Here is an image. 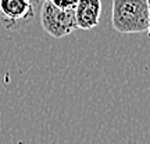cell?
I'll list each match as a JSON object with an SVG mask.
<instances>
[{"label": "cell", "mask_w": 150, "mask_h": 144, "mask_svg": "<svg viewBox=\"0 0 150 144\" xmlns=\"http://www.w3.org/2000/svg\"><path fill=\"white\" fill-rule=\"evenodd\" d=\"M147 7H149V27H147V36L150 37V0H147Z\"/></svg>", "instance_id": "6"}, {"label": "cell", "mask_w": 150, "mask_h": 144, "mask_svg": "<svg viewBox=\"0 0 150 144\" xmlns=\"http://www.w3.org/2000/svg\"><path fill=\"white\" fill-rule=\"evenodd\" d=\"M111 25L120 33L147 32V0H112Z\"/></svg>", "instance_id": "1"}, {"label": "cell", "mask_w": 150, "mask_h": 144, "mask_svg": "<svg viewBox=\"0 0 150 144\" xmlns=\"http://www.w3.org/2000/svg\"><path fill=\"white\" fill-rule=\"evenodd\" d=\"M35 7L33 0H0V14L10 29L29 21L35 15Z\"/></svg>", "instance_id": "3"}, {"label": "cell", "mask_w": 150, "mask_h": 144, "mask_svg": "<svg viewBox=\"0 0 150 144\" xmlns=\"http://www.w3.org/2000/svg\"><path fill=\"white\" fill-rule=\"evenodd\" d=\"M40 24L45 32L56 39L68 36L76 29L74 10L59 8L49 0L40 4Z\"/></svg>", "instance_id": "2"}, {"label": "cell", "mask_w": 150, "mask_h": 144, "mask_svg": "<svg viewBox=\"0 0 150 144\" xmlns=\"http://www.w3.org/2000/svg\"><path fill=\"white\" fill-rule=\"evenodd\" d=\"M102 0H78L74 8L76 28L89 31L99 25L102 17Z\"/></svg>", "instance_id": "4"}, {"label": "cell", "mask_w": 150, "mask_h": 144, "mask_svg": "<svg viewBox=\"0 0 150 144\" xmlns=\"http://www.w3.org/2000/svg\"><path fill=\"white\" fill-rule=\"evenodd\" d=\"M50 3H53L56 7L63 8V10H74L78 0H49Z\"/></svg>", "instance_id": "5"}, {"label": "cell", "mask_w": 150, "mask_h": 144, "mask_svg": "<svg viewBox=\"0 0 150 144\" xmlns=\"http://www.w3.org/2000/svg\"><path fill=\"white\" fill-rule=\"evenodd\" d=\"M42 1H43V0H33V3H35V4H42Z\"/></svg>", "instance_id": "7"}]
</instances>
